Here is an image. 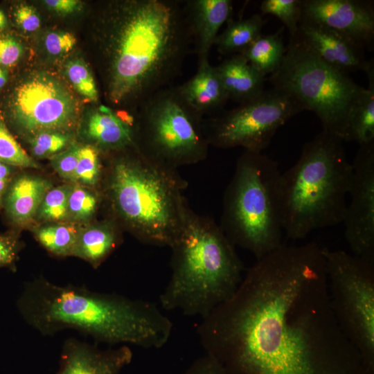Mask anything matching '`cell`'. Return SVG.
Wrapping results in <instances>:
<instances>
[{"mask_svg": "<svg viewBox=\"0 0 374 374\" xmlns=\"http://www.w3.org/2000/svg\"><path fill=\"white\" fill-rule=\"evenodd\" d=\"M197 332L227 374H366L331 308L314 242L282 244L256 260Z\"/></svg>", "mask_w": 374, "mask_h": 374, "instance_id": "6da1fadb", "label": "cell"}, {"mask_svg": "<svg viewBox=\"0 0 374 374\" xmlns=\"http://www.w3.org/2000/svg\"><path fill=\"white\" fill-rule=\"evenodd\" d=\"M101 21L105 93L139 108L179 75L193 45L184 3L130 0L109 4Z\"/></svg>", "mask_w": 374, "mask_h": 374, "instance_id": "7a4b0ae2", "label": "cell"}, {"mask_svg": "<svg viewBox=\"0 0 374 374\" xmlns=\"http://www.w3.org/2000/svg\"><path fill=\"white\" fill-rule=\"evenodd\" d=\"M19 314L45 336L75 330L109 345L160 348L173 325L155 303L44 278L25 285L17 301Z\"/></svg>", "mask_w": 374, "mask_h": 374, "instance_id": "3957f363", "label": "cell"}, {"mask_svg": "<svg viewBox=\"0 0 374 374\" xmlns=\"http://www.w3.org/2000/svg\"><path fill=\"white\" fill-rule=\"evenodd\" d=\"M170 247L172 273L159 296L163 309L202 319L233 296L244 276L243 263L213 219L189 207Z\"/></svg>", "mask_w": 374, "mask_h": 374, "instance_id": "277c9868", "label": "cell"}, {"mask_svg": "<svg viewBox=\"0 0 374 374\" xmlns=\"http://www.w3.org/2000/svg\"><path fill=\"white\" fill-rule=\"evenodd\" d=\"M127 150L110 163L105 186L112 212L143 242L170 247L189 208L184 195L187 182L177 169L147 158L136 148Z\"/></svg>", "mask_w": 374, "mask_h": 374, "instance_id": "5b68a950", "label": "cell"}, {"mask_svg": "<svg viewBox=\"0 0 374 374\" xmlns=\"http://www.w3.org/2000/svg\"><path fill=\"white\" fill-rule=\"evenodd\" d=\"M344 141L322 130L306 143L298 161L281 173L283 229L291 240L343 222L353 177Z\"/></svg>", "mask_w": 374, "mask_h": 374, "instance_id": "8992f818", "label": "cell"}, {"mask_svg": "<svg viewBox=\"0 0 374 374\" xmlns=\"http://www.w3.org/2000/svg\"><path fill=\"white\" fill-rule=\"evenodd\" d=\"M280 175L267 155L244 151L225 190L220 226L234 246L256 260L283 244Z\"/></svg>", "mask_w": 374, "mask_h": 374, "instance_id": "52a82bcc", "label": "cell"}, {"mask_svg": "<svg viewBox=\"0 0 374 374\" xmlns=\"http://www.w3.org/2000/svg\"><path fill=\"white\" fill-rule=\"evenodd\" d=\"M268 80L313 112L322 130L344 141L350 112L364 87L317 55L299 30L290 35L283 62Z\"/></svg>", "mask_w": 374, "mask_h": 374, "instance_id": "ba28073f", "label": "cell"}, {"mask_svg": "<svg viewBox=\"0 0 374 374\" xmlns=\"http://www.w3.org/2000/svg\"><path fill=\"white\" fill-rule=\"evenodd\" d=\"M139 108L135 145L143 155L174 169L206 159L209 144L202 116L185 102L177 87L159 90Z\"/></svg>", "mask_w": 374, "mask_h": 374, "instance_id": "9c48e42d", "label": "cell"}, {"mask_svg": "<svg viewBox=\"0 0 374 374\" xmlns=\"http://www.w3.org/2000/svg\"><path fill=\"white\" fill-rule=\"evenodd\" d=\"M322 251L335 318L366 374H374V265L345 251Z\"/></svg>", "mask_w": 374, "mask_h": 374, "instance_id": "30bf717a", "label": "cell"}, {"mask_svg": "<svg viewBox=\"0 0 374 374\" xmlns=\"http://www.w3.org/2000/svg\"><path fill=\"white\" fill-rule=\"evenodd\" d=\"M304 110L290 93L272 87L253 100L211 118L204 130L209 145L262 152L277 130Z\"/></svg>", "mask_w": 374, "mask_h": 374, "instance_id": "8fae6325", "label": "cell"}, {"mask_svg": "<svg viewBox=\"0 0 374 374\" xmlns=\"http://www.w3.org/2000/svg\"><path fill=\"white\" fill-rule=\"evenodd\" d=\"M10 121L21 134L33 137L43 132H64L75 126L77 100L57 78L37 73L21 81L8 101Z\"/></svg>", "mask_w": 374, "mask_h": 374, "instance_id": "7c38bea8", "label": "cell"}, {"mask_svg": "<svg viewBox=\"0 0 374 374\" xmlns=\"http://www.w3.org/2000/svg\"><path fill=\"white\" fill-rule=\"evenodd\" d=\"M343 224L353 254L374 265V142L359 145Z\"/></svg>", "mask_w": 374, "mask_h": 374, "instance_id": "4fadbf2b", "label": "cell"}, {"mask_svg": "<svg viewBox=\"0 0 374 374\" xmlns=\"http://www.w3.org/2000/svg\"><path fill=\"white\" fill-rule=\"evenodd\" d=\"M303 19L332 28L365 50L374 46L373 2L365 0H301Z\"/></svg>", "mask_w": 374, "mask_h": 374, "instance_id": "5bb4252c", "label": "cell"}, {"mask_svg": "<svg viewBox=\"0 0 374 374\" xmlns=\"http://www.w3.org/2000/svg\"><path fill=\"white\" fill-rule=\"evenodd\" d=\"M299 31L317 55L343 72H366L373 62L366 59L363 47L332 28L300 19Z\"/></svg>", "mask_w": 374, "mask_h": 374, "instance_id": "9a60e30c", "label": "cell"}, {"mask_svg": "<svg viewBox=\"0 0 374 374\" xmlns=\"http://www.w3.org/2000/svg\"><path fill=\"white\" fill-rule=\"evenodd\" d=\"M127 345L100 349L75 338L65 340L55 374H120L132 359Z\"/></svg>", "mask_w": 374, "mask_h": 374, "instance_id": "2e32d148", "label": "cell"}, {"mask_svg": "<svg viewBox=\"0 0 374 374\" xmlns=\"http://www.w3.org/2000/svg\"><path fill=\"white\" fill-rule=\"evenodd\" d=\"M184 8L198 62L208 59L218 31L232 11L230 0H188Z\"/></svg>", "mask_w": 374, "mask_h": 374, "instance_id": "e0dca14e", "label": "cell"}, {"mask_svg": "<svg viewBox=\"0 0 374 374\" xmlns=\"http://www.w3.org/2000/svg\"><path fill=\"white\" fill-rule=\"evenodd\" d=\"M177 87L185 102L202 116L221 108L228 100L216 67L208 58L198 62L195 74Z\"/></svg>", "mask_w": 374, "mask_h": 374, "instance_id": "ac0fdd59", "label": "cell"}, {"mask_svg": "<svg viewBox=\"0 0 374 374\" xmlns=\"http://www.w3.org/2000/svg\"><path fill=\"white\" fill-rule=\"evenodd\" d=\"M87 138L105 152L136 148L134 130L109 107L100 105L89 115L85 125Z\"/></svg>", "mask_w": 374, "mask_h": 374, "instance_id": "d6986e66", "label": "cell"}, {"mask_svg": "<svg viewBox=\"0 0 374 374\" xmlns=\"http://www.w3.org/2000/svg\"><path fill=\"white\" fill-rule=\"evenodd\" d=\"M228 99L240 104L253 100L265 90L266 77L240 53L215 66Z\"/></svg>", "mask_w": 374, "mask_h": 374, "instance_id": "ffe728a7", "label": "cell"}, {"mask_svg": "<svg viewBox=\"0 0 374 374\" xmlns=\"http://www.w3.org/2000/svg\"><path fill=\"white\" fill-rule=\"evenodd\" d=\"M8 188L5 195L6 213L15 223L24 225L37 215L52 184L44 178L24 175L17 177Z\"/></svg>", "mask_w": 374, "mask_h": 374, "instance_id": "44dd1931", "label": "cell"}, {"mask_svg": "<svg viewBox=\"0 0 374 374\" xmlns=\"http://www.w3.org/2000/svg\"><path fill=\"white\" fill-rule=\"evenodd\" d=\"M118 231L115 221L112 220L81 229L73 256L98 267L118 246Z\"/></svg>", "mask_w": 374, "mask_h": 374, "instance_id": "7402d4cb", "label": "cell"}, {"mask_svg": "<svg viewBox=\"0 0 374 374\" xmlns=\"http://www.w3.org/2000/svg\"><path fill=\"white\" fill-rule=\"evenodd\" d=\"M365 73L368 80L352 107L346 124L344 141H355L359 145L374 142V64Z\"/></svg>", "mask_w": 374, "mask_h": 374, "instance_id": "603a6c76", "label": "cell"}, {"mask_svg": "<svg viewBox=\"0 0 374 374\" xmlns=\"http://www.w3.org/2000/svg\"><path fill=\"white\" fill-rule=\"evenodd\" d=\"M265 24L260 15L236 21H229L226 29L218 35L214 45L222 55L238 54L242 52L262 33Z\"/></svg>", "mask_w": 374, "mask_h": 374, "instance_id": "cb8c5ba5", "label": "cell"}, {"mask_svg": "<svg viewBox=\"0 0 374 374\" xmlns=\"http://www.w3.org/2000/svg\"><path fill=\"white\" fill-rule=\"evenodd\" d=\"M280 33L261 34L240 53L265 77L278 70L283 62L285 47Z\"/></svg>", "mask_w": 374, "mask_h": 374, "instance_id": "d4e9b609", "label": "cell"}, {"mask_svg": "<svg viewBox=\"0 0 374 374\" xmlns=\"http://www.w3.org/2000/svg\"><path fill=\"white\" fill-rule=\"evenodd\" d=\"M80 228L69 224H55L35 230L38 242L51 253L57 256H73Z\"/></svg>", "mask_w": 374, "mask_h": 374, "instance_id": "484cf974", "label": "cell"}, {"mask_svg": "<svg viewBox=\"0 0 374 374\" xmlns=\"http://www.w3.org/2000/svg\"><path fill=\"white\" fill-rule=\"evenodd\" d=\"M101 175L100 150L92 145L80 146L73 182L93 186L100 181Z\"/></svg>", "mask_w": 374, "mask_h": 374, "instance_id": "4316f807", "label": "cell"}, {"mask_svg": "<svg viewBox=\"0 0 374 374\" xmlns=\"http://www.w3.org/2000/svg\"><path fill=\"white\" fill-rule=\"evenodd\" d=\"M71 185L51 188L44 195L37 215L46 221L59 222L68 219V198Z\"/></svg>", "mask_w": 374, "mask_h": 374, "instance_id": "83f0119b", "label": "cell"}, {"mask_svg": "<svg viewBox=\"0 0 374 374\" xmlns=\"http://www.w3.org/2000/svg\"><path fill=\"white\" fill-rule=\"evenodd\" d=\"M98 197L80 184L71 186L68 198V218L78 222L89 220L95 214Z\"/></svg>", "mask_w": 374, "mask_h": 374, "instance_id": "f1b7e54d", "label": "cell"}, {"mask_svg": "<svg viewBox=\"0 0 374 374\" xmlns=\"http://www.w3.org/2000/svg\"><path fill=\"white\" fill-rule=\"evenodd\" d=\"M0 161L14 167H38L37 163L16 141L2 120H0Z\"/></svg>", "mask_w": 374, "mask_h": 374, "instance_id": "f546056e", "label": "cell"}, {"mask_svg": "<svg viewBox=\"0 0 374 374\" xmlns=\"http://www.w3.org/2000/svg\"><path fill=\"white\" fill-rule=\"evenodd\" d=\"M260 8L262 13L278 18L290 35L298 31L301 17V0H264Z\"/></svg>", "mask_w": 374, "mask_h": 374, "instance_id": "4dcf8cb0", "label": "cell"}, {"mask_svg": "<svg viewBox=\"0 0 374 374\" xmlns=\"http://www.w3.org/2000/svg\"><path fill=\"white\" fill-rule=\"evenodd\" d=\"M66 75L75 90L91 101L96 102L98 92L94 78L82 59H73L65 66Z\"/></svg>", "mask_w": 374, "mask_h": 374, "instance_id": "1f68e13d", "label": "cell"}, {"mask_svg": "<svg viewBox=\"0 0 374 374\" xmlns=\"http://www.w3.org/2000/svg\"><path fill=\"white\" fill-rule=\"evenodd\" d=\"M33 154L37 158L52 157L67 148L71 143V134L64 132H43L30 138Z\"/></svg>", "mask_w": 374, "mask_h": 374, "instance_id": "d6a6232c", "label": "cell"}, {"mask_svg": "<svg viewBox=\"0 0 374 374\" xmlns=\"http://www.w3.org/2000/svg\"><path fill=\"white\" fill-rule=\"evenodd\" d=\"M80 145L72 143L67 148L51 157V165L62 178L73 181Z\"/></svg>", "mask_w": 374, "mask_h": 374, "instance_id": "836d02e7", "label": "cell"}, {"mask_svg": "<svg viewBox=\"0 0 374 374\" xmlns=\"http://www.w3.org/2000/svg\"><path fill=\"white\" fill-rule=\"evenodd\" d=\"M76 44L75 37L69 32L53 31L45 36L44 46L47 52L54 56L71 51Z\"/></svg>", "mask_w": 374, "mask_h": 374, "instance_id": "e575fe53", "label": "cell"}, {"mask_svg": "<svg viewBox=\"0 0 374 374\" xmlns=\"http://www.w3.org/2000/svg\"><path fill=\"white\" fill-rule=\"evenodd\" d=\"M20 245L16 237L9 234H0V268L14 265Z\"/></svg>", "mask_w": 374, "mask_h": 374, "instance_id": "d590c367", "label": "cell"}, {"mask_svg": "<svg viewBox=\"0 0 374 374\" xmlns=\"http://www.w3.org/2000/svg\"><path fill=\"white\" fill-rule=\"evenodd\" d=\"M23 53L21 44L10 37H0V64L11 66L15 64Z\"/></svg>", "mask_w": 374, "mask_h": 374, "instance_id": "8d00e7d4", "label": "cell"}, {"mask_svg": "<svg viewBox=\"0 0 374 374\" xmlns=\"http://www.w3.org/2000/svg\"><path fill=\"white\" fill-rule=\"evenodd\" d=\"M17 25L24 31L33 32L40 26V19L36 10L30 5L19 6L15 12Z\"/></svg>", "mask_w": 374, "mask_h": 374, "instance_id": "74e56055", "label": "cell"}, {"mask_svg": "<svg viewBox=\"0 0 374 374\" xmlns=\"http://www.w3.org/2000/svg\"><path fill=\"white\" fill-rule=\"evenodd\" d=\"M182 374H227V373L216 359L205 354L194 361Z\"/></svg>", "mask_w": 374, "mask_h": 374, "instance_id": "f35d334b", "label": "cell"}, {"mask_svg": "<svg viewBox=\"0 0 374 374\" xmlns=\"http://www.w3.org/2000/svg\"><path fill=\"white\" fill-rule=\"evenodd\" d=\"M44 2L49 9L62 15L72 13L80 6L77 0H46Z\"/></svg>", "mask_w": 374, "mask_h": 374, "instance_id": "ab89813d", "label": "cell"}, {"mask_svg": "<svg viewBox=\"0 0 374 374\" xmlns=\"http://www.w3.org/2000/svg\"><path fill=\"white\" fill-rule=\"evenodd\" d=\"M15 168L0 161V179L10 181Z\"/></svg>", "mask_w": 374, "mask_h": 374, "instance_id": "60d3db41", "label": "cell"}, {"mask_svg": "<svg viewBox=\"0 0 374 374\" xmlns=\"http://www.w3.org/2000/svg\"><path fill=\"white\" fill-rule=\"evenodd\" d=\"M9 181L0 179V208L3 203V197H5L8 187Z\"/></svg>", "mask_w": 374, "mask_h": 374, "instance_id": "b9f144b4", "label": "cell"}, {"mask_svg": "<svg viewBox=\"0 0 374 374\" xmlns=\"http://www.w3.org/2000/svg\"><path fill=\"white\" fill-rule=\"evenodd\" d=\"M7 25V19L4 12L0 10V30L4 28Z\"/></svg>", "mask_w": 374, "mask_h": 374, "instance_id": "7bdbcfd3", "label": "cell"}]
</instances>
